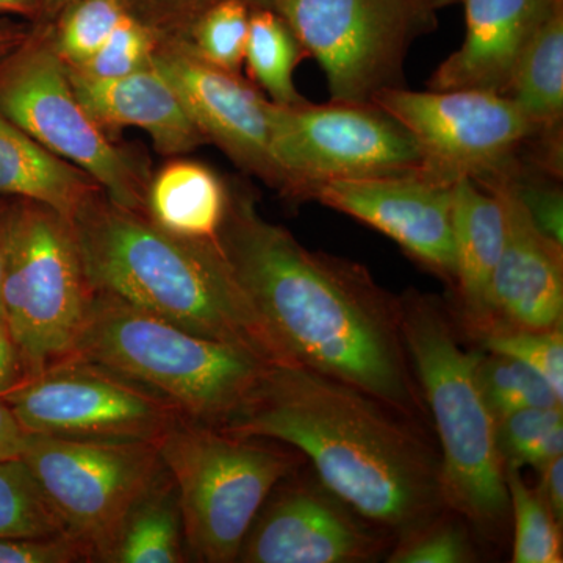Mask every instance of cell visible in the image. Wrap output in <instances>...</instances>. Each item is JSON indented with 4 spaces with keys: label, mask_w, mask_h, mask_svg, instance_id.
I'll return each mask as SVG.
<instances>
[{
    "label": "cell",
    "mask_w": 563,
    "mask_h": 563,
    "mask_svg": "<svg viewBox=\"0 0 563 563\" xmlns=\"http://www.w3.org/2000/svg\"><path fill=\"white\" fill-rule=\"evenodd\" d=\"M218 243L292 361L431 424L402 339L399 296L368 269L303 246L242 191L229 190Z\"/></svg>",
    "instance_id": "obj_1"
},
{
    "label": "cell",
    "mask_w": 563,
    "mask_h": 563,
    "mask_svg": "<svg viewBox=\"0 0 563 563\" xmlns=\"http://www.w3.org/2000/svg\"><path fill=\"white\" fill-rule=\"evenodd\" d=\"M295 448L321 483L393 539L448 509L432 426L302 365L269 366L224 426Z\"/></svg>",
    "instance_id": "obj_2"
},
{
    "label": "cell",
    "mask_w": 563,
    "mask_h": 563,
    "mask_svg": "<svg viewBox=\"0 0 563 563\" xmlns=\"http://www.w3.org/2000/svg\"><path fill=\"white\" fill-rule=\"evenodd\" d=\"M70 222L92 291L268 365H298L255 310L218 240L173 235L106 191Z\"/></svg>",
    "instance_id": "obj_3"
},
{
    "label": "cell",
    "mask_w": 563,
    "mask_h": 563,
    "mask_svg": "<svg viewBox=\"0 0 563 563\" xmlns=\"http://www.w3.org/2000/svg\"><path fill=\"white\" fill-rule=\"evenodd\" d=\"M399 309L404 343L439 444L444 503L479 542L498 547L512 518L496 418L477 383L483 350L470 346L454 310L437 296L404 292Z\"/></svg>",
    "instance_id": "obj_4"
},
{
    "label": "cell",
    "mask_w": 563,
    "mask_h": 563,
    "mask_svg": "<svg viewBox=\"0 0 563 563\" xmlns=\"http://www.w3.org/2000/svg\"><path fill=\"white\" fill-rule=\"evenodd\" d=\"M73 358L124 374L211 428L235 420L274 366L98 291Z\"/></svg>",
    "instance_id": "obj_5"
},
{
    "label": "cell",
    "mask_w": 563,
    "mask_h": 563,
    "mask_svg": "<svg viewBox=\"0 0 563 563\" xmlns=\"http://www.w3.org/2000/svg\"><path fill=\"white\" fill-rule=\"evenodd\" d=\"M0 309L25 377L69 361L92 291L73 222L44 203L0 201Z\"/></svg>",
    "instance_id": "obj_6"
},
{
    "label": "cell",
    "mask_w": 563,
    "mask_h": 563,
    "mask_svg": "<svg viewBox=\"0 0 563 563\" xmlns=\"http://www.w3.org/2000/svg\"><path fill=\"white\" fill-rule=\"evenodd\" d=\"M172 476L185 548L196 562L233 563L273 488L307 459L288 444L181 420L157 442Z\"/></svg>",
    "instance_id": "obj_7"
},
{
    "label": "cell",
    "mask_w": 563,
    "mask_h": 563,
    "mask_svg": "<svg viewBox=\"0 0 563 563\" xmlns=\"http://www.w3.org/2000/svg\"><path fill=\"white\" fill-rule=\"evenodd\" d=\"M0 113L91 176L111 201L144 211L150 173L81 106L55 49L49 21L33 22L29 38L0 58Z\"/></svg>",
    "instance_id": "obj_8"
},
{
    "label": "cell",
    "mask_w": 563,
    "mask_h": 563,
    "mask_svg": "<svg viewBox=\"0 0 563 563\" xmlns=\"http://www.w3.org/2000/svg\"><path fill=\"white\" fill-rule=\"evenodd\" d=\"M22 462L66 533L107 562L135 504L165 472L157 442L27 433Z\"/></svg>",
    "instance_id": "obj_9"
},
{
    "label": "cell",
    "mask_w": 563,
    "mask_h": 563,
    "mask_svg": "<svg viewBox=\"0 0 563 563\" xmlns=\"http://www.w3.org/2000/svg\"><path fill=\"white\" fill-rule=\"evenodd\" d=\"M272 9L320 63L332 102L357 106L404 87L410 44L435 14L426 0H272Z\"/></svg>",
    "instance_id": "obj_10"
},
{
    "label": "cell",
    "mask_w": 563,
    "mask_h": 563,
    "mask_svg": "<svg viewBox=\"0 0 563 563\" xmlns=\"http://www.w3.org/2000/svg\"><path fill=\"white\" fill-rule=\"evenodd\" d=\"M268 117L274 162L291 198L306 199L322 181L428 174L412 133L376 106L269 101Z\"/></svg>",
    "instance_id": "obj_11"
},
{
    "label": "cell",
    "mask_w": 563,
    "mask_h": 563,
    "mask_svg": "<svg viewBox=\"0 0 563 563\" xmlns=\"http://www.w3.org/2000/svg\"><path fill=\"white\" fill-rule=\"evenodd\" d=\"M27 433L158 442L184 420L163 396L107 366L69 358L0 395Z\"/></svg>",
    "instance_id": "obj_12"
},
{
    "label": "cell",
    "mask_w": 563,
    "mask_h": 563,
    "mask_svg": "<svg viewBox=\"0 0 563 563\" xmlns=\"http://www.w3.org/2000/svg\"><path fill=\"white\" fill-rule=\"evenodd\" d=\"M373 106L412 133L426 172L444 181L484 179L540 135L512 99L496 92L391 88Z\"/></svg>",
    "instance_id": "obj_13"
},
{
    "label": "cell",
    "mask_w": 563,
    "mask_h": 563,
    "mask_svg": "<svg viewBox=\"0 0 563 563\" xmlns=\"http://www.w3.org/2000/svg\"><path fill=\"white\" fill-rule=\"evenodd\" d=\"M393 543L391 536L329 490L306 462L269 493L236 562L368 563L385 558Z\"/></svg>",
    "instance_id": "obj_14"
},
{
    "label": "cell",
    "mask_w": 563,
    "mask_h": 563,
    "mask_svg": "<svg viewBox=\"0 0 563 563\" xmlns=\"http://www.w3.org/2000/svg\"><path fill=\"white\" fill-rule=\"evenodd\" d=\"M152 66L169 81L207 143L284 192L272 152L268 103L239 74L203 62L181 40L158 38Z\"/></svg>",
    "instance_id": "obj_15"
},
{
    "label": "cell",
    "mask_w": 563,
    "mask_h": 563,
    "mask_svg": "<svg viewBox=\"0 0 563 563\" xmlns=\"http://www.w3.org/2000/svg\"><path fill=\"white\" fill-rule=\"evenodd\" d=\"M453 185L428 174L329 180L313 185L306 199L390 236L453 288Z\"/></svg>",
    "instance_id": "obj_16"
},
{
    "label": "cell",
    "mask_w": 563,
    "mask_h": 563,
    "mask_svg": "<svg viewBox=\"0 0 563 563\" xmlns=\"http://www.w3.org/2000/svg\"><path fill=\"white\" fill-rule=\"evenodd\" d=\"M476 181L498 195L506 217V242L488 295L490 320L481 336L562 328L563 246L539 232L504 181Z\"/></svg>",
    "instance_id": "obj_17"
},
{
    "label": "cell",
    "mask_w": 563,
    "mask_h": 563,
    "mask_svg": "<svg viewBox=\"0 0 563 563\" xmlns=\"http://www.w3.org/2000/svg\"><path fill=\"white\" fill-rule=\"evenodd\" d=\"M558 2L461 0L465 7V38L433 73L429 90L506 95L525 47Z\"/></svg>",
    "instance_id": "obj_18"
},
{
    "label": "cell",
    "mask_w": 563,
    "mask_h": 563,
    "mask_svg": "<svg viewBox=\"0 0 563 563\" xmlns=\"http://www.w3.org/2000/svg\"><path fill=\"white\" fill-rule=\"evenodd\" d=\"M66 66V65H65ZM73 90L103 131L143 129L162 155H180L206 144L169 81L154 66L117 79H90L69 69Z\"/></svg>",
    "instance_id": "obj_19"
},
{
    "label": "cell",
    "mask_w": 563,
    "mask_h": 563,
    "mask_svg": "<svg viewBox=\"0 0 563 563\" xmlns=\"http://www.w3.org/2000/svg\"><path fill=\"white\" fill-rule=\"evenodd\" d=\"M454 313L476 340L488 328V295L506 242V217L496 192L470 177L453 185Z\"/></svg>",
    "instance_id": "obj_20"
},
{
    "label": "cell",
    "mask_w": 563,
    "mask_h": 563,
    "mask_svg": "<svg viewBox=\"0 0 563 563\" xmlns=\"http://www.w3.org/2000/svg\"><path fill=\"white\" fill-rule=\"evenodd\" d=\"M101 191L91 176L52 154L0 113V196L44 203L73 221Z\"/></svg>",
    "instance_id": "obj_21"
},
{
    "label": "cell",
    "mask_w": 563,
    "mask_h": 563,
    "mask_svg": "<svg viewBox=\"0 0 563 563\" xmlns=\"http://www.w3.org/2000/svg\"><path fill=\"white\" fill-rule=\"evenodd\" d=\"M228 201L229 188L210 168L177 161L150 180L144 213L173 235L217 242Z\"/></svg>",
    "instance_id": "obj_22"
},
{
    "label": "cell",
    "mask_w": 563,
    "mask_h": 563,
    "mask_svg": "<svg viewBox=\"0 0 563 563\" xmlns=\"http://www.w3.org/2000/svg\"><path fill=\"white\" fill-rule=\"evenodd\" d=\"M506 96L536 125L539 136L558 139L563 117V0L529 40Z\"/></svg>",
    "instance_id": "obj_23"
},
{
    "label": "cell",
    "mask_w": 563,
    "mask_h": 563,
    "mask_svg": "<svg viewBox=\"0 0 563 563\" xmlns=\"http://www.w3.org/2000/svg\"><path fill=\"white\" fill-rule=\"evenodd\" d=\"M190 561L176 487L168 472L135 504L106 563H181Z\"/></svg>",
    "instance_id": "obj_24"
},
{
    "label": "cell",
    "mask_w": 563,
    "mask_h": 563,
    "mask_svg": "<svg viewBox=\"0 0 563 563\" xmlns=\"http://www.w3.org/2000/svg\"><path fill=\"white\" fill-rule=\"evenodd\" d=\"M301 44L290 25L273 9L251 11L244 62L255 81L279 106H299L306 99L295 87V70L301 62Z\"/></svg>",
    "instance_id": "obj_25"
},
{
    "label": "cell",
    "mask_w": 563,
    "mask_h": 563,
    "mask_svg": "<svg viewBox=\"0 0 563 563\" xmlns=\"http://www.w3.org/2000/svg\"><path fill=\"white\" fill-rule=\"evenodd\" d=\"M510 518L514 525V563H562V525L548 509L537 488L521 477V468L506 466Z\"/></svg>",
    "instance_id": "obj_26"
},
{
    "label": "cell",
    "mask_w": 563,
    "mask_h": 563,
    "mask_svg": "<svg viewBox=\"0 0 563 563\" xmlns=\"http://www.w3.org/2000/svg\"><path fill=\"white\" fill-rule=\"evenodd\" d=\"M477 383L496 420L529 407L563 406V399L539 373L506 355L483 350L477 363Z\"/></svg>",
    "instance_id": "obj_27"
},
{
    "label": "cell",
    "mask_w": 563,
    "mask_h": 563,
    "mask_svg": "<svg viewBox=\"0 0 563 563\" xmlns=\"http://www.w3.org/2000/svg\"><path fill=\"white\" fill-rule=\"evenodd\" d=\"M66 533L22 459L0 462V539Z\"/></svg>",
    "instance_id": "obj_28"
},
{
    "label": "cell",
    "mask_w": 563,
    "mask_h": 563,
    "mask_svg": "<svg viewBox=\"0 0 563 563\" xmlns=\"http://www.w3.org/2000/svg\"><path fill=\"white\" fill-rule=\"evenodd\" d=\"M129 13L124 0H74L49 21L55 49L66 66L92 57Z\"/></svg>",
    "instance_id": "obj_29"
},
{
    "label": "cell",
    "mask_w": 563,
    "mask_h": 563,
    "mask_svg": "<svg viewBox=\"0 0 563 563\" xmlns=\"http://www.w3.org/2000/svg\"><path fill=\"white\" fill-rule=\"evenodd\" d=\"M468 523L446 509L428 523L404 533L385 555L388 563H472L479 561Z\"/></svg>",
    "instance_id": "obj_30"
},
{
    "label": "cell",
    "mask_w": 563,
    "mask_h": 563,
    "mask_svg": "<svg viewBox=\"0 0 563 563\" xmlns=\"http://www.w3.org/2000/svg\"><path fill=\"white\" fill-rule=\"evenodd\" d=\"M252 10L243 0L217 3L196 21L187 38L181 41L203 62L240 76Z\"/></svg>",
    "instance_id": "obj_31"
},
{
    "label": "cell",
    "mask_w": 563,
    "mask_h": 563,
    "mask_svg": "<svg viewBox=\"0 0 563 563\" xmlns=\"http://www.w3.org/2000/svg\"><path fill=\"white\" fill-rule=\"evenodd\" d=\"M158 36L131 13L122 18L106 43L79 66H68L90 79H117L151 68Z\"/></svg>",
    "instance_id": "obj_32"
},
{
    "label": "cell",
    "mask_w": 563,
    "mask_h": 563,
    "mask_svg": "<svg viewBox=\"0 0 563 563\" xmlns=\"http://www.w3.org/2000/svg\"><path fill=\"white\" fill-rule=\"evenodd\" d=\"M477 346L493 354L506 355L525 363L539 373L563 399V331L562 328L544 331L510 329L488 333L473 340Z\"/></svg>",
    "instance_id": "obj_33"
},
{
    "label": "cell",
    "mask_w": 563,
    "mask_h": 563,
    "mask_svg": "<svg viewBox=\"0 0 563 563\" xmlns=\"http://www.w3.org/2000/svg\"><path fill=\"white\" fill-rule=\"evenodd\" d=\"M224 0H124L129 13L158 38L185 40L196 21ZM252 9H272V0H243Z\"/></svg>",
    "instance_id": "obj_34"
},
{
    "label": "cell",
    "mask_w": 563,
    "mask_h": 563,
    "mask_svg": "<svg viewBox=\"0 0 563 563\" xmlns=\"http://www.w3.org/2000/svg\"><path fill=\"white\" fill-rule=\"evenodd\" d=\"M563 426L562 407H529L496 420L498 446L504 463L523 468L529 450L554 428Z\"/></svg>",
    "instance_id": "obj_35"
},
{
    "label": "cell",
    "mask_w": 563,
    "mask_h": 563,
    "mask_svg": "<svg viewBox=\"0 0 563 563\" xmlns=\"http://www.w3.org/2000/svg\"><path fill=\"white\" fill-rule=\"evenodd\" d=\"M92 562L90 551L69 533L0 539V563Z\"/></svg>",
    "instance_id": "obj_36"
},
{
    "label": "cell",
    "mask_w": 563,
    "mask_h": 563,
    "mask_svg": "<svg viewBox=\"0 0 563 563\" xmlns=\"http://www.w3.org/2000/svg\"><path fill=\"white\" fill-rule=\"evenodd\" d=\"M27 432L9 404L0 398V462L21 459Z\"/></svg>",
    "instance_id": "obj_37"
},
{
    "label": "cell",
    "mask_w": 563,
    "mask_h": 563,
    "mask_svg": "<svg viewBox=\"0 0 563 563\" xmlns=\"http://www.w3.org/2000/svg\"><path fill=\"white\" fill-rule=\"evenodd\" d=\"M540 472V493L548 509L554 515L555 520L563 525V457L554 459L543 466Z\"/></svg>",
    "instance_id": "obj_38"
},
{
    "label": "cell",
    "mask_w": 563,
    "mask_h": 563,
    "mask_svg": "<svg viewBox=\"0 0 563 563\" xmlns=\"http://www.w3.org/2000/svg\"><path fill=\"white\" fill-rule=\"evenodd\" d=\"M24 380L20 355L5 322L0 320V395L16 387Z\"/></svg>",
    "instance_id": "obj_39"
},
{
    "label": "cell",
    "mask_w": 563,
    "mask_h": 563,
    "mask_svg": "<svg viewBox=\"0 0 563 563\" xmlns=\"http://www.w3.org/2000/svg\"><path fill=\"white\" fill-rule=\"evenodd\" d=\"M563 454V426L554 428L553 431L544 433L529 453L526 454L523 466H533L539 472L547 463L561 457Z\"/></svg>",
    "instance_id": "obj_40"
},
{
    "label": "cell",
    "mask_w": 563,
    "mask_h": 563,
    "mask_svg": "<svg viewBox=\"0 0 563 563\" xmlns=\"http://www.w3.org/2000/svg\"><path fill=\"white\" fill-rule=\"evenodd\" d=\"M33 22L0 20V58L7 57L31 35Z\"/></svg>",
    "instance_id": "obj_41"
},
{
    "label": "cell",
    "mask_w": 563,
    "mask_h": 563,
    "mask_svg": "<svg viewBox=\"0 0 563 563\" xmlns=\"http://www.w3.org/2000/svg\"><path fill=\"white\" fill-rule=\"evenodd\" d=\"M0 13L18 14L29 22L43 21L41 0H0Z\"/></svg>",
    "instance_id": "obj_42"
},
{
    "label": "cell",
    "mask_w": 563,
    "mask_h": 563,
    "mask_svg": "<svg viewBox=\"0 0 563 563\" xmlns=\"http://www.w3.org/2000/svg\"><path fill=\"white\" fill-rule=\"evenodd\" d=\"M74 0H41L43 21H52L62 13Z\"/></svg>",
    "instance_id": "obj_43"
},
{
    "label": "cell",
    "mask_w": 563,
    "mask_h": 563,
    "mask_svg": "<svg viewBox=\"0 0 563 563\" xmlns=\"http://www.w3.org/2000/svg\"><path fill=\"white\" fill-rule=\"evenodd\" d=\"M457 2H461V0H426V3H428L433 11L443 9V7L453 5V3Z\"/></svg>",
    "instance_id": "obj_44"
},
{
    "label": "cell",
    "mask_w": 563,
    "mask_h": 563,
    "mask_svg": "<svg viewBox=\"0 0 563 563\" xmlns=\"http://www.w3.org/2000/svg\"><path fill=\"white\" fill-rule=\"evenodd\" d=\"M0 276H2V247H0ZM0 320H2V309H0Z\"/></svg>",
    "instance_id": "obj_45"
}]
</instances>
